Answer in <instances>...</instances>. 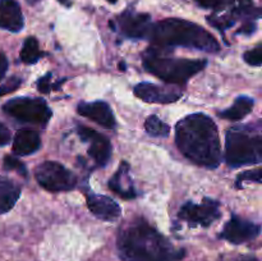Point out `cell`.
Segmentation results:
<instances>
[{
	"mask_svg": "<svg viewBox=\"0 0 262 261\" xmlns=\"http://www.w3.org/2000/svg\"><path fill=\"white\" fill-rule=\"evenodd\" d=\"M176 143L179 151L192 163L209 169L219 166L222 147L214 120L196 113L179 120L176 125Z\"/></svg>",
	"mask_w": 262,
	"mask_h": 261,
	"instance_id": "1",
	"label": "cell"
},
{
	"mask_svg": "<svg viewBox=\"0 0 262 261\" xmlns=\"http://www.w3.org/2000/svg\"><path fill=\"white\" fill-rule=\"evenodd\" d=\"M118 251L124 261H177L183 256L143 220L130 223L120 230Z\"/></svg>",
	"mask_w": 262,
	"mask_h": 261,
	"instance_id": "2",
	"label": "cell"
},
{
	"mask_svg": "<svg viewBox=\"0 0 262 261\" xmlns=\"http://www.w3.org/2000/svg\"><path fill=\"white\" fill-rule=\"evenodd\" d=\"M148 38L158 48L183 46L206 53H217L220 50V44L205 28L178 18H168L152 25Z\"/></svg>",
	"mask_w": 262,
	"mask_h": 261,
	"instance_id": "3",
	"label": "cell"
},
{
	"mask_svg": "<svg viewBox=\"0 0 262 261\" xmlns=\"http://www.w3.org/2000/svg\"><path fill=\"white\" fill-rule=\"evenodd\" d=\"M207 66L205 59L171 58L161 53L160 48H148L143 53V67L148 73L166 83L184 84Z\"/></svg>",
	"mask_w": 262,
	"mask_h": 261,
	"instance_id": "4",
	"label": "cell"
},
{
	"mask_svg": "<svg viewBox=\"0 0 262 261\" xmlns=\"http://www.w3.org/2000/svg\"><path fill=\"white\" fill-rule=\"evenodd\" d=\"M225 160L232 168L260 164L262 160L260 127L256 129H253V125L229 128L225 137Z\"/></svg>",
	"mask_w": 262,
	"mask_h": 261,
	"instance_id": "5",
	"label": "cell"
},
{
	"mask_svg": "<svg viewBox=\"0 0 262 261\" xmlns=\"http://www.w3.org/2000/svg\"><path fill=\"white\" fill-rule=\"evenodd\" d=\"M5 114L19 122L45 125L53 113L45 100L35 97H15L3 105Z\"/></svg>",
	"mask_w": 262,
	"mask_h": 261,
	"instance_id": "6",
	"label": "cell"
},
{
	"mask_svg": "<svg viewBox=\"0 0 262 261\" xmlns=\"http://www.w3.org/2000/svg\"><path fill=\"white\" fill-rule=\"evenodd\" d=\"M35 177L46 191L66 192L76 188L77 177L56 161H43L36 168Z\"/></svg>",
	"mask_w": 262,
	"mask_h": 261,
	"instance_id": "7",
	"label": "cell"
},
{
	"mask_svg": "<svg viewBox=\"0 0 262 261\" xmlns=\"http://www.w3.org/2000/svg\"><path fill=\"white\" fill-rule=\"evenodd\" d=\"M178 216L191 227H210L222 216L220 202L211 199H204L201 204L188 201L181 207Z\"/></svg>",
	"mask_w": 262,
	"mask_h": 261,
	"instance_id": "8",
	"label": "cell"
},
{
	"mask_svg": "<svg viewBox=\"0 0 262 261\" xmlns=\"http://www.w3.org/2000/svg\"><path fill=\"white\" fill-rule=\"evenodd\" d=\"M77 135L83 142H90L89 156L99 166H105L112 158V143L107 137L86 125L77 127Z\"/></svg>",
	"mask_w": 262,
	"mask_h": 261,
	"instance_id": "9",
	"label": "cell"
},
{
	"mask_svg": "<svg viewBox=\"0 0 262 261\" xmlns=\"http://www.w3.org/2000/svg\"><path fill=\"white\" fill-rule=\"evenodd\" d=\"M260 232L261 227L258 224L242 219L237 215H232V217L224 225L220 237L233 245H241L257 238Z\"/></svg>",
	"mask_w": 262,
	"mask_h": 261,
	"instance_id": "10",
	"label": "cell"
},
{
	"mask_svg": "<svg viewBox=\"0 0 262 261\" xmlns=\"http://www.w3.org/2000/svg\"><path fill=\"white\" fill-rule=\"evenodd\" d=\"M118 28L120 32L129 38H148L151 25L150 14L125 10L118 17Z\"/></svg>",
	"mask_w": 262,
	"mask_h": 261,
	"instance_id": "11",
	"label": "cell"
},
{
	"mask_svg": "<svg viewBox=\"0 0 262 261\" xmlns=\"http://www.w3.org/2000/svg\"><path fill=\"white\" fill-rule=\"evenodd\" d=\"M135 95L151 104H170L178 101L183 94L177 87H164L150 82H142L135 87Z\"/></svg>",
	"mask_w": 262,
	"mask_h": 261,
	"instance_id": "12",
	"label": "cell"
},
{
	"mask_svg": "<svg viewBox=\"0 0 262 261\" xmlns=\"http://www.w3.org/2000/svg\"><path fill=\"white\" fill-rule=\"evenodd\" d=\"M77 113L79 115L94 120L106 129H117V120L112 112V107L105 101L79 102L77 106Z\"/></svg>",
	"mask_w": 262,
	"mask_h": 261,
	"instance_id": "13",
	"label": "cell"
},
{
	"mask_svg": "<svg viewBox=\"0 0 262 261\" xmlns=\"http://www.w3.org/2000/svg\"><path fill=\"white\" fill-rule=\"evenodd\" d=\"M84 193H86L87 207L99 219L105 222H115L122 214V207L112 197L94 193L92 191H86Z\"/></svg>",
	"mask_w": 262,
	"mask_h": 261,
	"instance_id": "14",
	"label": "cell"
},
{
	"mask_svg": "<svg viewBox=\"0 0 262 261\" xmlns=\"http://www.w3.org/2000/svg\"><path fill=\"white\" fill-rule=\"evenodd\" d=\"M129 164L127 161H123L118 168L117 173L107 182L109 188L124 200H133L137 197V191L129 177Z\"/></svg>",
	"mask_w": 262,
	"mask_h": 261,
	"instance_id": "15",
	"label": "cell"
},
{
	"mask_svg": "<svg viewBox=\"0 0 262 261\" xmlns=\"http://www.w3.org/2000/svg\"><path fill=\"white\" fill-rule=\"evenodd\" d=\"M23 25L25 20L19 4L15 0H0V28L19 32Z\"/></svg>",
	"mask_w": 262,
	"mask_h": 261,
	"instance_id": "16",
	"label": "cell"
},
{
	"mask_svg": "<svg viewBox=\"0 0 262 261\" xmlns=\"http://www.w3.org/2000/svg\"><path fill=\"white\" fill-rule=\"evenodd\" d=\"M41 147L40 135L32 128H22L18 130L13 141V153L18 156H27L36 153Z\"/></svg>",
	"mask_w": 262,
	"mask_h": 261,
	"instance_id": "17",
	"label": "cell"
},
{
	"mask_svg": "<svg viewBox=\"0 0 262 261\" xmlns=\"http://www.w3.org/2000/svg\"><path fill=\"white\" fill-rule=\"evenodd\" d=\"M20 196V187L12 179L0 177V214H5L14 207Z\"/></svg>",
	"mask_w": 262,
	"mask_h": 261,
	"instance_id": "18",
	"label": "cell"
},
{
	"mask_svg": "<svg viewBox=\"0 0 262 261\" xmlns=\"http://www.w3.org/2000/svg\"><path fill=\"white\" fill-rule=\"evenodd\" d=\"M255 106V100L250 96H239L235 99L234 104L224 112L219 113L220 118L228 120H242L252 112Z\"/></svg>",
	"mask_w": 262,
	"mask_h": 261,
	"instance_id": "19",
	"label": "cell"
},
{
	"mask_svg": "<svg viewBox=\"0 0 262 261\" xmlns=\"http://www.w3.org/2000/svg\"><path fill=\"white\" fill-rule=\"evenodd\" d=\"M43 55L42 51L40 50V46H38L37 38L35 37H28L25 41L22 46V50H20V60L25 64H35L37 63L41 59V56Z\"/></svg>",
	"mask_w": 262,
	"mask_h": 261,
	"instance_id": "20",
	"label": "cell"
},
{
	"mask_svg": "<svg viewBox=\"0 0 262 261\" xmlns=\"http://www.w3.org/2000/svg\"><path fill=\"white\" fill-rule=\"evenodd\" d=\"M145 130L151 137L164 138L170 133V127L156 115H150L145 122Z\"/></svg>",
	"mask_w": 262,
	"mask_h": 261,
	"instance_id": "21",
	"label": "cell"
},
{
	"mask_svg": "<svg viewBox=\"0 0 262 261\" xmlns=\"http://www.w3.org/2000/svg\"><path fill=\"white\" fill-rule=\"evenodd\" d=\"M207 22H209L211 26H214L216 30L223 31V32H224V31L228 30V28L233 27L234 23L237 22V19H235L230 13H228V14H219V13H216V14L207 17Z\"/></svg>",
	"mask_w": 262,
	"mask_h": 261,
	"instance_id": "22",
	"label": "cell"
},
{
	"mask_svg": "<svg viewBox=\"0 0 262 261\" xmlns=\"http://www.w3.org/2000/svg\"><path fill=\"white\" fill-rule=\"evenodd\" d=\"M3 166H4L5 170H15L18 174H20L23 178H27L28 177V171L25 164H23L22 161L18 160L17 158H14V156H5Z\"/></svg>",
	"mask_w": 262,
	"mask_h": 261,
	"instance_id": "23",
	"label": "cell"
},
{
	"mask_svg": "<svg viewBox=\"0 0 262 261\" xmlns=\"http://www.w3.org/2000/svg\"><path fill=\"white\" fill-rule=\"evenodd\" d=\"M243 59H245L246 63H248L250 66L261 67V64H262V46L258 45L257 48H255L253 50L246 51V53L243 54Z\"/></svg>",
	"mask_w": 262,
	"mask_h": 261,
	"instance_id": "24",
	"label": "cell"
},
{
	"mask_svg": "<svg viewBox=\"0 0 262 261\" xmlns=\"http://www.w3.org/2000/svg\"><path fill=\"white\" fill-rule=\"evenodd\" d=\"M262 179V170L260 168L256 170H247L243 174H241L237 178V187L239 188L242 182H255V183H261Z\"/></svg>",
	"mask_w": 262,
	"mask_h": 261,
	"instance_id": "25",
	"label": "cell"
},
{
	"mask_svg": "<svg viewBox=\"0 0 262 261\" xmlns=\"http://www.w3.org/2000/svg\"><path fill=\"white\" fill-rule=\"evenodd\" d=\"M51 76H53V74L48 73L38 79V82H37L38 91L42 92V94H49V92H50L53 89H59V87H60V83H63L64 81H61L60 83L51 84Z\"/></svg>",
	"mask_w": 262,
	"mask_h": 261,
	"instance_id": "26",
	"label": "cell"
},
{
	"mask_svg": "<svg viewBox=\"0 0 262 261\" xmlns=\"http://www.w3.org/2000/svg\"><path fill=\"white\" fill-rule=\"evenodd\" d=\"M20 84H22V79H20L19 77H10L5 83H3L2 86H0V97L15 91L17 89H19Z\"/></svg>",
	"mask_w": 262,
	"mask_h": 261,
	"instance_id": "27",
	"label": "cell"
},
{
	"mask_svg": "<svg viewBox=\"0 0 262 261\" xmlns=\"http://www.w3.org/2000/svg\"><path fill=\"white\" fill-rule=\"evenodd\" d=\"M197 4L207 9H222L225 4V0H196Z\"/></svg>",
	"mask_w": 262,
	"mask_h": 261,
	"instance_id": "28",
	"label": "cell"
},
{
	"mask_svg": "<svg viewBox=\"0 0 262 261\" xmlns=\"http://www.w3.org/2000/svg\"><path fill=\"white\" fill-rule=\"evenodd\" d=\"M10 142V130L3 123H0V147Z\"/></svg>",
	"mask_w": 262,
	"mask_h": 261,
	"instance_id": "29",
	"label": "cell"
},
{
	"mask_svg": "<svg viewBox=\"0 0 262 261\" xmlns=\"http://www.w3.org/2000/svg\"><path fill=\"white\" fill-rule=\"evenodd\" d=\"M8 66H9V63H8L7 56H5L4 53H0V81L4 78L5 73L8 71Z\"/></svg>",
	"mask_w": 262,
	"mask_h": 261,
	"instance_id": "30",
	"label": "cell"
},
{
	"mask_svg": "<svg viewBox=\"0 0 262 261\" xmlns=\"http://www.w3.org/2000/svg\"><path fill=\"white\" fill-rule=\"evenodd\" d=\"M59 2L61 3V4H64V5H67L69 3V0H59Z\"/></svg>",
	"mask_w": 262,
	"mask_h": 261,
	"instance_id": "31",
	"label": "cell"
},
{
	"mask_svg": "<svg viewBox=\"0 0 262 261\" xmlns=\"http://www.w3.org/2000/svg\"><path fill=\"white\" fill-rule=\"evenodd\" d=\"M120 69H122V71H125V64L124 63H120Z\"/></svg>",
	"mask_w": 262,
	"mask_h": 261,
	"instance_id": "32",
	"label": "cell"
},
{
	"mask_svg": "<svg viewBox=\"0 0 262 261\" xmlns=\"http://www.w3.org/2000/svg\"><path fill=\"white\" fill-rule=\"evenodd\" d=\"M242 261H258V260H257V258L252 257V258H246V260H242Z\"/></svg>",
	"mask_w": 262,
	"mask_h": 261,
	"instance_id": "33",
	"label": "cell"
},
{
	"mask_svg": "<svg viewBox=\"0 0 262 261\" xmlns=\"http://www.w3.org/2000/svg\"><path fill=\"white\" fill-rule=\"evenodd\" d=\"M107 2H109V3H112V4H114V3H117L118 0H107Z\"/></svg>",
	"mask_w": 262,
	"mask_h": 261,
	"instance_id": "34",
	"label": "cell"
},
{
	"mask_svg": "<svg viewBox=\"0 0 262 261\" xmlns=\"http://www.w3.org/2000/svg\"><path fill=\"white\" fill-rule=\"evenodd\" d=\"M28 2H30V3H31V4H33V3L38 2V0H28Z\"/></svg>",
	"mask_w": 262,
	"mask_h": 261,
	"instance_id": "35",
	"label": "cell"
}]
</instances>
